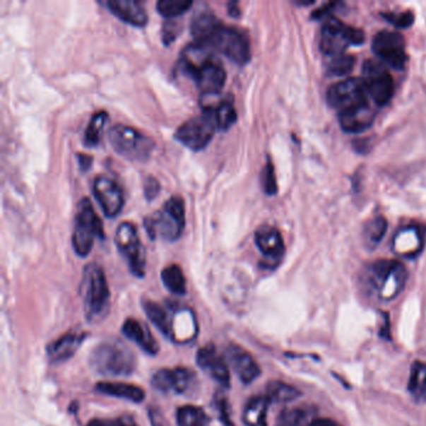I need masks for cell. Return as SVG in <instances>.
<instances>
[{"label": "cell", "instance_id": "obj_1", "mask_svg": "<svg viewBox=\"0 0 426 426\" xmlns=\"http://www.w3.org/2000/svg\"><path fill=\"white\" fill-rule=\"evenodd\" d=\"M190 30L194 43L225 55L237 64H247L250 60L252 52L248 34L239 28L224 24L213 11L196 13Z\"/></svg>", "mask_w": 426, "mask_h": 426}, {"label": "cell", "instance_id": "obj_2", "mask_svg": "<svg viewBox=\"0 0 426 426\" xmlns=\"http://www.w3.org/2000/svg\"><path fill=\"white\" fill-rule=\"evenodd\" d=\"M180 71L194 81L200 97L219 95L227 81V71L214 52L191 43L179 58Z\"/></svg>", "mask_w": 426, "mask_h": 426}, {"label": "cell", "instance_id": "obj_3", "mask_svg": "<svg viewBox=\"0 0 426 426\" xmlns=\"http://www.w3.org/2000/svg\"><path fill=\"white\" fill-rule=\"evenodd\" d=\"M89 364L103 377H129L136 369V356L123 341L110 339L93 349Z\"/></svg>", "mask_w": 426, "mask_h": 426}, {"label": "cell", "instance_id": "obj_4", "mask_svg": "<svg viewBox=\"0 0 426 426\" xmlns=\"http://www.w3.org/2000/svg\"><path fill=\"white\" fill-rule=\"evenodd\" d=\"M81 295L84 302L85 318L89 323H100L108 316L110 290L103 269L97 263H90L84 268Z\"/></svg>", "mask_w": 426, "mask_h": 426}, {"label": "cell", "instance_id": "obj_5", "mask_svg": "<svg viewBox=\"0 0 426 426\" xmlns=\"http://www.w3.org/2000/svg\"><path fill=\"white\" fill-rule=\"evenodd\" d=\"M148 235L154 240L162 237L167 242H175L183 234L185 227V203L182 196L173 195L162 208L144 220Z\"/></svg>", "mask_w": 426, "mask_h": 426}, {"label": "cell", "instance_id": "obj_6", "mask_svg": "<svg viewBox=\"0 0 426 426\" xmlns=\"http://www.w3.org/2000/svg\"><path fill=\"white\" fill-rule=\"evenodd\" d=\"M104 239L103 223L94 211L89 198H83L76 209L71 245L79 256H87L92 252L94 239Z\"/></svg>", "mask_w": 426, "mask_h": 426}, {"label": "cell", "instance_id": "obj_7", "mask_svg": "<svg viewBox=\"0 0 426 426\" xmlns=\"http://www.w3.org/2000/svg\"><path fill=\"white\" fill-rule=\"evenodd\" d=\"M109 141L119 155L133 162H146L154 150V141L133 126L115 124L109 130Z\"/></svg>", "mask_w": 426, "mask_h": 426}, {"label": "cell", "instance_id": "obj_8", "mask_svg": "<svg viewBox=\"0 0 426 426\" xmlns=\"http://www.w3.org/2000/svg\"><path fill=\"white\" fill-rule=\"evenodd\" d=\"M218 129L215 117L211 110L203 109V113L188 119L175 131V139L190 150H201L209 143Z\"/></svg>", "mask_w": 426, "mask_h": 426}, {"label": "cell", "instance_id": "obj_9", "mask_svg": "<svg viewBox=\"0 0 426 426\" xmlns=\"http://www.w3.org/2000/svg\"><path fill=\"white\" fill-rule=\"evenodd\" d=\"M115 245L136 278L146 276V250L133 223L123 221L115 232Z\"/></svg>", "mask_w": 426, "mask_h": 426}, {"label": "cell", "instance_id": "obj_10", "mask_svg": "<svg viewBox=\"0 0 426 426\" xmlns=\"http://www.w3.org/2000/svg\"><path fill=\"white\" fill-rule=\"evenodd\" d=\"M370 276L374 289L383 300L398 297L406 283V270L401 263L394 260H380L372 264Z\"/></svg>", "mask_w": 426, "mask_h": 426}, {"label": "cell", "instance_id": "obj_11", "mask_svg": "<svg viewBox=\"0 0 426 426\" xmlns=\"http://www.w3.org/2000/svg\"><path fill=\"white\" fill-rule=\"evenodd\" d=\"M365 35L360 29L346 25L338 19H330L325 23L321 30L320 48L329 57L344 54L346 48L351 45L364 43Z\"/></svg>", "mask_w": 426, "mask_h": 426}, {"label": "cell", "instance_id": "obj_12", "mask_svg": "<svg viewBox=\"0 0 426 426\" xmlns=\"http://www.w3.org/2000/svg\"><path fill=\"white\" fill-rule=\"evenodd\" d=\"M362 76L367 92L378 105H385L394 95V81L385 65L379 60L369 59L362 65Z\"/></svg>", "mask_w": 426, "mask_h": 426}, {"label": "cell", "instance_id": "obj_13", "mask_svg": "<svg viewBox=\"0 0 426 426\" xmlns=\"http://www.w3.org/2000/svg\"><path fill=\"white\" fill-rule=\"evenodd\" d=\"M367 95L369 94L364 81L360 79H348L333 84L326 94V100L331 108L343 113L369 104Z\"/></svg>", "mask_w": 426, "mask_h": 426}, {"label": "cell", "instance_id": "obj_14", "mask_svg": "<svg viewBox=\"0 0 426 426\" xmlns=\"http://www.w3.org/2000/svg\"><path fill=\"white\" fill-rule=\"evenodd\" d=\"M372 50L394 69H404L408 55L403 35L396 32H380L372 40Z\"/></svg>", "mask_w": 426, "mask_h": 426}, {"label": "cell", "instance_id": "obj_15", "mask_svg": "<svg viewBox=\"0 0 426 426\" xmlns=\"http://www.w3.org/2000/svg\"><path fill=\"white\" fill-rule=\"evenodd\" d=\"M93 194L108 218L118 215L124 206V195L119 184L107 175H97L93 182Z\"/></svg>", "mask_w": 426, "mask_h": 426}, {"label": "cell", "instance_id": "obj_16", "mask_svg": "<svg viewBox=\"0 0 426 426\" xmlns=\"http://www.w3.org/2000/svg\"><path fill=\"white\" fill-rule=\"evenodd\" d=\"M194 380V372L187 367L162 369L153 375L151 385L162 393L183 394L189 390Z\"/></svg>", "mask_w": 426, "mask_h": 426}, {"label": "cell", "instance_id": "obj_17", "mask_svg": "<svg viewBox=\"0 0 426 426\" xmlns=\"http://www.w3.org/2000/svg\"><path fill=\"white\" fill-rule=\"evenodd\" d=\"M196 364L203 372L223 385L224 388L230 386V372L227 362L223 356L218 354L215 346L206 344L198 350Z\"/></svg>", "mask_w": 426, "mask_h": 426}, {"label": "cell", "instance_id": "obj_18", "mask_svg": "<svg viewBox=\"0 0 426 426\" xmlns=\"http://www.w3.org/2000/svg\"><path fill=\"white\" fill-rule=\"evenodd\" d=\"M255 244L264 255L265 266H276L280 261L285 245L280 232L276 227L264 225L255 232Z\"/></svg>", "mask_w": 426, "mask_h": 426}, {"label": "cell", "instance_id": "obj_19", "mask_svg": "<svg viewBox=\"0 0 426 426\" xmlns=\"http://www.w3.org/2000/svg\"><path fill=\"white\" fill-rule=\"evenodd\" d=\"M225 355L232 370L237 372V377L244 384L253 383L255 379L259 378V365L245 349L237 345H229Z\"/></svg>", "mask_w": 426, "mask_h": 426}, {"label": "cell", "instance_id": "obj_20", "mask_svg": "<svg viewBox=\"0 0 426 426\" xmlns=\"http://www.w3.org/2000/svg\"><path fill=\"white\" fill-rule=\"evenodd\" d=\"M87 338L85 333H68L61 338L49 344L47 348V355L53 364H61L69 360L79 350L81 344Z\"/></svg>", "mask_w": 426, "mask_h": 426}, {"label": "cell", "instance_id": "obj_21", "mask_svg": "<svg viewBox=\"0 0 426 426\" xmlns=\"http://www.w3.org/2000/svg\"><path fill=\"white\" fill-rule=\"evenodd\" d=\"M109 11L120 20L134 27H144L148 23V13L139 1L135 0H109L105 3Z\"/></svg>", "mask_w": 426, "mask_h": 426}, {"label": "cell", "instance_id": "obj_22", "mask_svg": "<svg viewBox=\"0 0 426 426\" xmlns=\"http://www.w3.org/2000/svg\"><path fill=\"white\" fill-rule=\"evenodd\" d=\"M200 105L201 108L213 112L215 117L218 129L225 131L237 122V113L230 95L213 102L206 99H200Z\"/></svg>", "mask_w": 426, "mask_h": 426}, {"label": "cell", "instance_id": "obj_23", "mask_svg": "<svg viewBox=\"0 0 426 426\" xmlns=\"http://www.w3.org/2000/svg\"><path fill=\"white\" fill-rule=\"evenodd\" d=\"M122 331L125 338L131 340L136 345L141 346L146 353L150 355H157L159 351L157 340L153 338L149 329L139 320L131 318L125 320Z\"/></svg>", "mask_w": 426, "mask_h": 426}, {"label": "cell", "instance_id": "obj_24", "mask_svg": "<svg viewBox=\"0 0 426 426\" xmlns=\"http://www.w3.org/2000/svg\"><path fill=\"white\" fill-rule=\"evenodd\" d=\"M375 113L370 104L339 113V123L346 133H360L372 124Z\"/></svg>", "mask_w": 426, "mask_h": 426}, {"label": "cell", "instance_id": "obj_25", "mask_svg": "<svg viewBox=\"0 0 426 426\" xmlns=\"http://www.w3.org/2000/svg\"><path fill=\"white\" fill-rule=\"evenodd\" d=\"M97 391L102 394L120 398V399L129 400L133 403H143L146 399V391L143 389L133 385V384L112 383V381H102L97 383Z\"/></svg>", "mask_w": 426, "mask_h": 426}, {"label": "cell", "instance_id": "obj_26", "mask_svg": "<svg viewBox=\"0 0 426 426\" xmlns=\"http://www.w3.org/2000/svg\"><path fill=\"white\" fill-rule=\"evenodd\" d=\"M143 308L151 324L155 325V328L162 331L164 336L173 339V316L170 312L151 300H143Z\"/></svg>", "mask_w": 426, "mask_h": 426}, {"label": "cell", "instance_id": "obj_27", "mask_svg": "<svg viewBox=\"0 0 426 426\" xmlns=\"http://www.w3.org/2000/svg\"><path fill=\"white\" fill-rule=\"evenodd\" d=\"M270 401L265 395L254 396L244 409L243 421L247 426H268L266 414Z\"/></svg>", "mask_w": 426, "mask_h": 426}, {"label": "cell", "instance_id": "obj_28", "mask_svg": "<svg viewBox=\"0 0 426 426\" xmlns=\"http://www.w3.org/2000/svg\"><path fill=\"white\" fill-rule=\"evenodd\" d=\"M302 393L289 384L283 383V381H270L266 386V393L265 396L268 398L270 403H276V404H288L297 400Z\"/></svg>", "mask_w": 426, "mask_h": 426}, {"label": "cell", "instance_id": "obj_29", "mask_svg": "<svg viewBox=\"0 0 426 426\" xmlns=\"http://www.w3.org/2000/svg\"><path fill=\"white\" fill-rule=\"evenodd\" d=\"M109 114L105 110H97L95 113L93 114L92 118L88 123L85 131H84V138H83V143L84 146L88 148H93V146H97L100 141V135L103 131L104 126L108 122Z\"/></svg>", "mask_w": 426, "mask_h": 426}, {"label": "cell", "instance_id": "obj_30", "mask_svg": "<svg viewBox=\"0 0 426 426\" xmlns=\"http://www.w3.org/2000/svg\"><path fill=\"white\" fill-rule=\"evenodd\" d=\"M162 281L172 294L184 295L187 292V280L183 270L178 264L167 265L162 269Z\"/></svg>", "mask_w": 426, "mask_h": 426}, {"label": "cell", "instance_id": "obj_31", "mask_svg": "<svg viewBox=\"0 0 426 426\" xmlns=\"http://www.w3.org/2000/svg\"><path fill=\"white\" fill-rule=\"evenodd\" d=\"M409 391L418 403H426V364L416 362L411 367Z\"/></svg>", "mask_w": 426, "mask_h": 426}, {"label": "cell", "instance_id": "obj_32", "mask_svg": "<svg viewBox=\"0 0 426 426\" xmlns=\"http://www.w3.org/2000/svg\"><path fill=\"white\" fill-rule=\"evenodd\" d=\"M208 422L206 411L194 405H184L177 410L178 426H206Z\"/></svg>", "mask_w": 426, "mask_h": 426}, {"label": "cell", "instance_id": "obj_33", "mask_svg": "<svg viewBox=\"0 0 426 426\" xmlns=\"http://www.w3.org/2000/svg\"><path fill=\"white\" fill-rule=\"evenodd\" d=\"M310 414L302 408H289L281 411L276 426H310Z\"/></svg>", "mask_w": 426, "mask_h": 426}, {"label": "cell", "instance_id": "obj_34", "mask_svg": "<svg viewBox=\"0 0 426 426\" xmlns=\"http://www.w3.org/2000/svg\"><path fill=\"white\" fill-rule=\"evenodd\" d=\"M193 6L191 0H159L157 11L167 19H173L189 11Z\"/></svg>", "mask_w": 426, "mask_h": 426}, {"label": "cell", "instance_id": "obj_35", "mask_svg": "<svg viewBox=\"0 0 426 426\" xmlns=\"http://www.w3.org/2000/svg\"><path fill=\"white\" fill-rule=\"evenodd\" d=\"M331 59L328 63V71H329L331 76H344L346 74H349L354 64H355V59L354 57H351L349 54H338L330 57Z\"/></svg>", "mask_w": 426, "mask_h": 426}, {"label": "cell", "instance_id": "obj_36", "mask_svg": "<svg viewBox=\"0 0 426 426\" xmlns=\"http://www.w3.org/2000/svg\"><path fill=\"white\" fill-rule=\"evenodd\" d=\"M386 227H388V223L381 216L372 219L365 227L367 242L375 244V245L380 243L386 232Z\"/></svg>", "mask_w": 426, "mask_h": 426}, {"label": "cell", "instance_id": "obj_37", "mask_svg": "<svg viewBox=\"0 0 426 426\" xmlns=\"http://www.w3.org/2000/svg\"><path fill=\"white\" fill-rule=\"evenodd\" d=\"M263 187L266 194L274 195L278 191V184H276V172L273 162L268 160L266 167H264V173H263Z\"/></svg>", "mask_w": 426, "mask_h": 426}, {"label": "cell", "instance_id": "obj_38", "mask_svg": "<svg viewBox=\"0 0 426 426\" xmlns=\"http://www.w3.org/2000/svg\"><path fill=\"white\" fill-rule=\"evenodd\" d=\"M385 20H388L390 24H393L396 28H409L414 23V14L411 11H405V13H386L383 14Z\"/></svg>", "mask_w": 426, "mask_h": 426}, {"label": "cell", "instance_id": "obj_39", "mask_svg": "<svg viewBox=\"0 0 426 426\" xmlns=\"http://www.w3.org/2000/svg\"><path fill=\"white\" fill-rule=\"evenodd\" d=\"M179 32H180V27H179L178 23L174 22L172 19H167L162 25V38L164 44L169 45V44L173 43L175 38L178 37Z\"/></svg>", "mask_w": 426, "mask_h": 426}, {"label": "cell", "instance_id": "obj_40", "mask_svg": "<svg viewBox=\"0 0 426 426\" xmlns=\"http://www.w3.org/2000/svg\"><path fill=\"white\" fill-rule=\"evenodd\" d=\"M159 191H160V183L158 182L157 178H154L153 175L146 177L144 182V195L146 199L153 200L157 198Z\"/></svg>", "mask_w": 426, "mask_h": 426}, {"label": "cell", "instance_id": "obj_41", "mask_svg": "<svg viewBox=\"0 0 426 426\" xmlns=\"http://www.w3.org/2000/svg\"><path fill=\"white\" fill-rule=\"evenodd\" d=\"M149 420H150L151 426H170L167 422V418L157 408L149 409Z\"/></svg>", "mask_w": 426, "mask_h": 426}, {"label": "cell", "instance_id": "obj_42", "mask_svg": "<svg viewBox=\"0 0 426 426\" xmlns=\"http://www.w3.org/2000/svg\"><path fill=\"white\" fill-rule=\"evenodd\" d=\"M123 420H105V419H94L89 421L87 426H129Z\"/></svg>", "mask_w": 426, "mask_h": 426}, {"label": "cell", "instance_id": "obj_43", "mask_svg": "<svg viewBox=\"0 0 426 426\" xmlns=\"http://www.w3.org/2000/svg\"><path fill=\"white\" fill-rule=\"evenodd\" d=\"M218 409L220 411L221 420L224 421L227 426H232V422L229 419V414H227V401L224 399L219 400L218 403Z\"/></svg>", "mask_w": 426, "mask_h": 426}, {"label": "cell", "instance_id": "obj_44", "mask_svg": "<svg viewBox=\"0 0 426 426\" xmlns=\"http://www.w3.org/2000/svg\"><path fill=\"white\" fill-rule=\"evenodd\" d=\"M76 157L79 159V165H81V170L87 172L88 169L92 165L93 158L90 155H88V154H84V153L78 154Z\"/></svg>", "mask_w": 426, "mask_h": 426}, {"label": "cell", "instance_id": "obj_45", "mask_svg": "<svg viewBox=\"0 0 426 426\" xmlns=\"http://www.w3.org/2000/svg\"><path fill=\"white\" fill-rule=\"evenodd\" d=\"M336 6V3H329V4H326V6H324L323 8H320L318 11L314 13V18H323V16H326V14H329L330 11L333 8Z\"/></svg>", "mask_w": 426, "mask_h": 426}, {"label": "cell", "instance_id": "obj_46", "mask_svg": "<svg viewBox=\"0 0 426 426\" xmlns=\"http://www.w3.org/2000/svg\"><path fill=\"white\" fill-rule=\"evenodd\" d=\"M310 426H341L336 422V421L331 420V419H316V420L312 421Z\"/></svg>", "mask_w": 426, "mask_h": 426}, {"label": "cell", "instance_id": "obj_47", "mask_svg": "<svg viewBox=\"0 0 426 426\" xmlns=\"http://www.w3.org/2000/svg\"><path fill=\"white\" fill-rule=\"evenodd\" d=\"M227 11H229V16H234V18L240 16V9L237 6V1H230L227 4Z\"/></svg>", "mask_w": 426, "mask_h": 426}]
</instances>
